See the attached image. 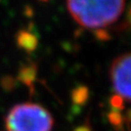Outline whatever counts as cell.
Here are the masks:
<instances>
[{
    "mask_svg": "<svg viewBox=\"0 0 131 131\" xmlns=\"http://www.w3.org/2000/svg\"><path fill=\"white\" fill-rule=\"evenodd\" d=\"M125 8L124 1H69L67 9L81 26L100 29L115 23Z\"/></svg>",
    "mask_w": 131,
    "mask_h": 131,
    "instance_id": "cell-1",
    "label": "cell"
},
{
    "mask_svg": "<svg viewBox=\"0 0 131 131\" xmlns=\"http://www.w3.org/2000/svg\"><path fill=\"white\" fill-rule=\"evenodd\" d=\"M5 124L7 131H51L54 121L41 105L21 103L9 111Z\"/></svg>",
    "mask_w": 131,
    "mask_h": 131,
    "instance_id": "cell-2",
    "label": "cell"
},
{
    "mask_svg": "<svg viewBox=\"0 0 131 131\" xmlns=\"http://www.w3.org/2000/svg\"><path fill=\"white\" fill-rule=\"evenodd\" d=\"M111 81L118 98L131 102V52L114 60L111 66Z\"/></svg>",
    "mask_w": 131,
    "mask_h": 131,
    "instance_id": "cell-3",
    "label": "cell"
},
{
    "mask_svg": "<svg viewBox=\"0 0 131 131\" xmlns=\"http://www.w3.org/2000/svg\"><path fill=\"white\" fill-rule=\"evenodd\" d=\"M17 42L20 48L26 51H33L37 46L36 37L28 31H20L17 35Z\"/></svg>",
    "mask_w": 131,
    "mask_h": 131,
    "instance_id": "cell-4",
    "label": "cell"
},
{
    "mask_svg": "<svg viewBox=\"0 0 131 131\" xmlns=\"http://www.w3.org/2000/svg\"><path fill=\"white\" fill-rule=\"evenodd\" d=\"M34 77V69L32 68V67H26V68H23L21 71H20V77L19 79L26 83V84H29L32 79H33Z\"/></svg>",
    "mask_w": 131,
    "mask_h": 131,
    "instance_id": "cell-5",
    "label": "cell"
}]
</instances>
